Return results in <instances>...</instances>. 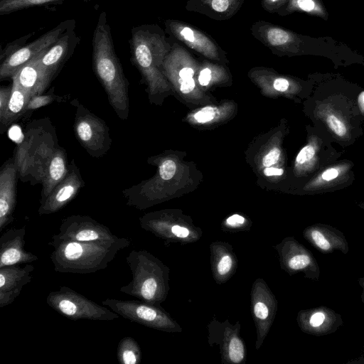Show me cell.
I'll list each match as a JSON object with an SVG mask.
<instances>
[{
	"label": "cell",
	"mask_w": 364,
	"mask_h": 364,
	"mask_svg": "<svg viewBox=\"0 0 364 364\" xmlns=\"http://www.w3.org/2000/svg\"><path fill=\"white\" fill-rule=\"evenodd\" d=\"M69 170L67 155L62 147L58 146L50 159L41 183L40 203L43 202L54 188L65 177Z\"/></svg>",
	"instance_id": "4316f807"
},
{
	"label": "cell",
	"mask_w": 364,
	"mask_h": 364,
	"mask_svg": "<svg viewBox=\"0 0 364 364\" xmlns=\"http://www.w3.org/2000/svg\"><path fill=\"white\" fill-rule=\"evenodd\" d=\"M196 87V82L193 78L183 81L179 83L180 91L183 94H188L192 92Z\"/></svg>",
	"instance_id": "ee69618b"
},
{
	"label": "cell",
	"mask_w": 364,
	"mask_h": 364,
	"mask_svg": "<svg viewBox=\"0 0 364 364\" xmlns=\"http://www.w3.org/2000/svg\"><path fill=\"white\" fill-rule=\"evenodd\" d=\"M295 12L305 13L326 21L328 18V11L322 0H289L277 14L285 16Z\"/></svg>",
	"instance_id": "f1b7e54d"
},
{
	"label": "cell",
	"mask_w": 364,
	"mask_h": 364,
	"mask_svg": "<svg viewBox=\"0 0 364 364\" xmlns=\"http://www.w3.org/2000/svg\"><path fill=\"white\" fill-rule=\"evenodd\" d=\"M12 85L0 87V119L4 117L11 95Z\"/></svg>",
	"instance_id": "f35d334b"
},
{
	"label": "cell",
	"mask_w": 364,
	"mask_h": 364,
	"mask_svg": "<svg viewBox=\"0 0 364 364\" xmlns=\"http://www.w3.org/2000/svg\"><path fill=\"white\" fill-rule=\"evenodd\" d=\"M75 26L68 28L58 41L39 55L38 62L41 69L52 80L80 42V37L75 33Z\"/></svg>",
	"instance_id": "d6986e66"
},
{
	"label": "cell",
	"mask_w": 364,
	"mask_h": 364,
	"mask_svg": "<svg viewBox=\"0 0 364 364\" xmlns=\"http://www.w3.org/2000/svg\"><path fill=\"white\" fill-rule=\"evenodd\" d=\"M216 116V109L213 107H205L198 110L193 115V119L198 123H205L213 120Z\"/></svg>",
	"instance_id": "8d00e7d4"
},
{
	"label": "cell",
	"mask_w": 364,
	"mask_h": 364,
	"mask_svg": "<svg viewBox=\"0 0 364 364\" xmlns=\"http://www.w3.org/2000/svg\"><path fill=\"white\" fill-rule=\"evenodd\" d=\"M315 154V149L311 145L305 146L299 152L296 161L298 164H304L311 160Z\"/></svg>",
	"instance_id": "60d3db41"
},
{
	"label": "cell",
	"mask_w": 364,
	"mask_h": 364,
	"mask_svg": "<svg viewBox=\"0 0 364 364\" xmlns=\"http://www.w3.org/2000/svg\"><path fill=\"white\" fill-rule=\"evenodd\" d=\"M245 0H188L186 9L217 21L228 20L235 16Z\"/></svg>",
	"instance_id": "484cf974"
},
{
	"label": "cell",
	"mask_w": 364,
	"mask_h": 364,
	"mask_svg": "<svg viewBox=\"0 0 364 364\" xmlns=\"http://www.w3.org/2000/svg\"><path fill=\"white\" fill-rule=\"evenodd\" d=\"M358 101L361 105L364 107V92H363L358 98Z\"/></svg>",
	"instance_id": "c3c4849f"
},
{
	"label": "cell",
	"mask_w": 364,
	"mask_h": 364,
	"mask_svg": "<svg viewBox=\"0 0 364 364\" xmlns=\"http://www.w3.org/2000/svg\"><path fill=\"white\" fill-rule=\"evenodd\" d=\"M359 285L363 288V292L361 294V300L362 302L364 304V277H360L358 279Z\"/></svg>",
	"instance_id": "7dc6e473"
},
{
	"label": "cell",
	"mask_w": 364,
	"mask_h": 364,
	"mask_svg": "<svg viewBox=\"0 0 364 364\" xmlns=\"http://www.w3.org/2000/svg\"><path fill=\"white\" fill-rule=\"evenodd\" d=\"M39 55L22 66L12 77V82L27 91L31 95H41L53 80L41 69Z\"/></svg>",
	"instance_id": "d4e9b609"
},
{
	"label": "cell",
	"mask_w": 364,
	"mask_h": 364,
	"mask_svg": "<svg viewBox=\"0 0 364 364\" xmlns=\"http://www.w3.org/2000/svg\"><path fill=\"white\" fill-rule=\"evenodd\" d=\"M58 237L80 242L117 241L109 228L88 215H73L62 220Z\"/></svg>",
	"instance_id": "2e32d148"
},
{
	"label": "cell",
	"mask_w": 364,
	"mask_h": 364,
	"mask_svg": "<svg viewBox=\"0 0 364 364\" xmlns=\"http://www.w3.org/2000/svg\"><path fill=\"white\" fill-rule=\"evenodd\" d=\"M165 212L149 213L139 218L141 228L166 243L182 244L198 241L203 231L191 223L180 220Z\"/></svg>",
	"instance_id": "30bf717a"
},
{
	"label": "cell",
	"mask_w": 364,
	"mask_h": 364,
	"mask_svg": "<svg viewBox=\"0 0 364 364\" xmlns=\"http://www.w3.org/2000/svg\"><path fill=\"white\" fill-rule=\"evenodd\" d=\"M117 357L121 364H139L141 350L137 341L131 336L122 338L117 346Z\"/></svg>",
	"instance_id": "f546056e"
},
{
	"label": "cell",
	"mask_w": 364,
	"mask_h": 364,
	"mask_svg": "<svg viewBox=\"0 0 364 364\" xmlns=\"http://www.w3.org/2000/svg\"><path fill=\"white\" fill-rule=\"evenodd\" d=\"M71 104L76 107L73 128L77 141L91 156L102 157L112 144L108 126L77 100Z\"/></svg>",
	"instance_id": "9c48e42d"
},
{
	"label": "cell",
	"mask_w": 364,
	"mask_h": 364,
	"mask_svg": "<svg viewBox=\"0 0 364 364\" xmlns=\"http://www.w3.org/2000/svg\"><path fill=\"white\" fill-rule=\"evenodd\" d=\"M225 70L219 65L205 63L202 65L199 73L198 80L200 85H208L213 79L225 76Z\"/></svg>",
	"instance_id": "1f68e13d"
},
{
	"label": "cell",
	"mask_w": 364,
	"mask_h": 364,
	"mask_svg": "<svg viewBox=\"0 0 364 364\" xmlns=\"http://www.w3.org/2000/svg\"><path fill=\"white\" fill-rule=\"evenodd\" d=\"M85 186L80 170L74 159L69 164L65 177L54 188L49 196L41 203L38 210L40 215L55 213L73 200Z\"/></svg>",
	"instance_id": "e0dca14e"
},
{
	"label": "cell",
	"mask_w": 364,
	"mask_h": 364,
	"mask_svg": "<svg viewBox=\"0 0 364 364\" xmlns=\"http://www.w3.org/2000/svg\"><path fill=\"white\" fill-rule=\"evenodd\" d=\"M176 171V165L174 161L167 159L161 161L158 173L162 179L169 181L174 176Z\"/></svg>",
	"instance_id": "d590c367"
},
{
	"label": "cell",
	"mask_w": 364,
	"mask_h": 364,
	"mask_svg": "<svg viewBox=\"0 0 364 364\" xmlns=\"http://www.w3.org/2000/svg\"><path fill=\"white\" fill-rule=\"evenodd\" d=\"M31 97L29 92L12 82V91L7 108L4 117L0 119L1 134L10 124L19 119L26 112V107Z\"/></svg>",
	"instance_id": "83f0119b"
},
{
	"label": "cell",
	"mask_w": 364,
	"mask_h": 364,
	"mask_svg": "<svg viewBox=\"0 0 364 364\" xmlns=\"http://www.w3.org/2000/svg\"><path fill=\"white\" fill-rule=\"evenodd\" d=\"M250 227V221L243 215L237 213L228 217L222 224L223 231L229 232L246 231Z\"/></svg>",
	"instance_id": "d6a6232c"
},
{
	"label": "cell",
	"mask_w": 364,
	"mask_h": 364,
	"mask_svg": "<svg viewBox=\"0 0 364 364\" xmlns=\"http://www.w3.org/2000/svg\"><path fill=\"white\" fill-rule=\"evenodd\" d=\"M76 25L75 19L60 22L55 27L20 49L0 63V80L12 78L25 64L49 48L60 38L68 28Z\"/></svg>",
	"instance_id": "8fae6325"
},
{
	"label": "cell",
	"mask_w": 364,
	"mask_h": 364,
	"mask_svg": "<svg viewBox=\"0 0 364 364\" xmlns=\"http://www.w3.org/2000/svg\"><path fill=\"white\" fill-rule=\"evenodd\" d=\"M250 31L255 38L279 56L321 55L340 63L363 60L347 44L330 36L312 37L262 20L253 23Z\"/></svg>",
	"instance_id": "6da1fadb"
},
{
	"label": "cell",
	"mask_w": 364,
	"mask_h": 364,
	"mask_svg": "<svg viewBox=\"0 0 364 364\" xmlns=\"http://www.w3.org/2000/svg\"><path fill=\"white\" fill-rule=\"evenodd\" d=\"M92 67L104 87L108 101L117 116L123 120L129 111V82L116 55L107 14L102 11L92 35Z\"/></svg>",
	"instance_id": "7a4b0ae2"
},
{
	"label": "cell",
	"mask_w": 364,
	"mask_h": 364,
	"mask_svg": "<svg viewBox=\"0 0 364 364\" xmlns=\"http://www.w3.org/2000/svg\"><path fill=\"white\" fill-rule=\"evenodd\" d=\"M46 303L56 312L73 321H112L119 317L107 306H101L65 286L50 291L46 297Z\"/></svg>",
	"instance_id": "52a82bcc"
},
{
	"label": "cell",
	"mask_w": 364,
	"mask_h": 364,
	"mask_svg": "<svg viewBox=\"0 0 364 364\" xmlns=\"http://www.w3.org/2000/svg\"><path fill=\"white\" fill-rule=\"evenodd\" d=\"M102 304L119 316L144 326L168 333L181 332L180 325L161 306L142 301L107 299Z\"/></svg>",
	"instance_id": "ba28073f"
},
{
	"label": "cell",
	"mask_w": 364,
	"mask_h": 364,
	"mask_svg": "<svg viewBox=\"0 0 364 364\" xmlns=\"http://www.w3.org/2000/svg\"><path fill=\"white\" fill-rule=\"evenodd\" d=\"M338 175V171L337 169L331 168L326 170L323 172L321 176L322 178L325 181H331L336 178Z\"/></svg>",
	"instance_id": "f6af8a7d"
},
{
	"label": "cell",
	"mask_w": 364,
	"mask_h": 364,
	"mask_svg": "<svg viewBox=\"0 0 364 364\" xmlns=\"http://www.w3.org/2000/svg\"><path fill=\"white\" fill-rule=\"evenodd\" d=\"M58 146L55 130L50 122L46 119L31 122L14 157L19 178L32 185L41 183Z\"/></svg>",
	"instance_id": "5b68a950"
},
{
	"label": "cell",
	"mask_w": 364,
	"mask_h": 364,
	"mask_svg": "<svg viewBox=\"0 0 364 364\" xmlns=\"http://www.w3.org/2000/svg\"><path fill=\"white\" fill-rule=\"evenodd\" d=\"M18 176L14 159L7 160L0 171V232L14 221Z\"/></svg>",
	"instance_id": "44dd1931"
},
{
	"label": "cell",
	"mask_w": 364,
	"mask_h": 364,
	"mask_svg": "<svg viewBox=\"0 0 364 364\" xmlns=\"http://www.w3.org/2000/svg\"><path fill=\"white\" fill-rule=\"evenodd\" d=\"M239 322L230 323L228 319L219 321L213 318L208 325V342L218 346L221 360L226 364H242L247 358L245 343L240 336Z\"/></svg>",
	"instance_id": "7c38bea8"
},
{
	"label": "cell",
	"mask_w": 364,
	"mask_h": 364,
	"mask_svg": "<svg viewBox=\"0 0 364 364\" xmlns=\"http://www.w3.org/2000/svg\"><path fill=\"white\" fill-rule=\"evenodd\" d=\"M281 269L289 275L301 272L305 279L318 281L320 268L313 254L294 237H287L276 245Z\"/></svg>",
	"instance_id": "9a60e30c"
},
{
	"label": "cell",
	"mask_w": 364,
	"mask_h": 364,
	"mask_svg": "<svg viewBox=\"0 0 364 364\" xmlns=\"http://www.w3.org/2000/svg\"><path fill=\"white\" fill-rule=\"evenodd\" d=\"M132 241L121 237L117 241L80 242L51 237L53 247L50 259L55 272L86 274L105 269L122 250Z\"/></svg>",
	"instance_id": "3957f363"
},
{
	"label": "cell",
	"mask_w": 364,
	"mask_h": 364,
	"mask_svg": "<svg viewBox=\"0 0 364 364\" xmlns=\"http://www.w3.org/2000/svg\"><path fill=\"white\" fill-rule=\"evenodd\" d=\"M250 296L251 313L257 332L255 348L259 350L272 326L278 302L262 278H257L253 282Z\"/></svg>",
	"instance_id": "5bb4252c"
},
{
	"label": "cell",
	"mask_w": 364,
	"mask_h": 364,
	"mask_svg": "<svg viewBox=\"0 0 364 364\" xmlns=\"http://www.w3.org/2000/svg\"><path fill=\"white\" fill-rule=\"evenodd\" d=\"M132 275L119 291L150 304L161 306L168 294L169 268L146 250H133L126 257Z\"/></svg>",
	"instance_id": "8992f818"
},
{
	"label": "cell",
	"mask_w": 364,
	"mask_h": 364,
	"mask_svg": "<svg viewBox=\"0 0 364 364\" xmlns=\"http://www.w3.org/2000/svg\"><path fill=\"white\" fill-rule=\"evenodd\" d=\"M165 31L176 41L209 59L225 62V52L208 34L186 22L176 19L164 21Z\"/></svg>",
	"instance_id": "4fadbf2b"
},
{
	"label": "cell",
	"mask_w": 364,
	"mask_h": 364,
	"mask_svg": "<svg viewBox=\"0 0 364 364\" xmlns=\"http://www.w3.org/2000/svg\"><path fill=\"white\" fill-rule=\"evenodd\" d=\"M54 101L63 102L65 101V99L64 97L58 96L53 93L33 96L27 105L26 112L48 105Z\"/></svg>",
	"instance_id": "836d02e7"
},
{
	"label": "cell",
	"mask_w": 364,
	"mask_h": 364,
	"mask_svg": "<svg viewBox=\"0 0 364 364\" xmlns=\"http://www.w3.org/2000/svg\"><path fill=\"white\" fill-rule=\"evenodd\" d=\"M289 0H262L261 6L267 12L277 14Z\"/></svg>",
	"instance_id": "ab89813d"
},
{
	"label": "cell",
	"mask_w": 364,
	"mask_h": 364,
	"mask_svg": "<svg viewBox=\"0 0 364 364\" xmlns=\"http://www.w3.org/2000/svg\"><path fill=\"white\" fill-rule=\"evenodd\" d=\"M327 123L331 129L338 136H343L346 134L347 129L344 123L335 115L327 118Z\"/></svg>",
	"instance_id": "74e56055"
},
{
	"label": "cell",
	"mask_w": 364,
	"mask_h": 364,
	"mask_svg": "<svg viewBox=\"0 0 364 364\" xmlns=\"http://www.w3.org/2000/svg\"><path fill=\"white\" fill-rule=\"evenodd\" d=\"M26 228L6 230L0 237V267L36 262L38 257L25 250Z\"/></svg>",
	"instance_id": "ffe728a7"
},
{
	"label": "cell",
	"mask_w": 364,
	"mask_h": 364,
	"mask_svg": "<svg viewBox=\"0 0 364 364\" xmlns=\"http://www.w3.org/2000/svg\"><path fill=\"white\" fill-rule=\"evenodd\" d=\"M296 321L302 332L315 336L333 333L343 323L341 314L325 306L299 311Z\"/></svg>",
	"instance_id": "ac0fdd59"
},
{
	"label": "cell",
	"mask_w": 364,
	"mask_h": 364,
	"mask_svg": "<svg viewBox=\"0 0 364 364\" xmlns=\"http://www.w3.org/2000/svg\"><path fill=\"white\" fill-rule=\"evenodd\" d=\"M304 239L323 254L340 251L346 255L349 247L344 234L332 226L316 223L306 227L302 232Z\"/></svg>",
	"instance_id": "603a6c76"
},
{
	"label": "cell",
	"mask_w": 364,
	"mask_h": 364,
	"mask_svg": "<svg viewBox=\"0 0 364 364\" xmlns=\"http://www.w3.org/2000/svg\"><path fill=\"white\" fill-rule=\"evenodd\" d=\"M210 264L214 280L222 284L235 273L238 260L230 244L216 241L210 245Z\"/></svg>",
	"instance_id": "cb8c5ba5"
},
{
	"label": "cell",
	"mask_w": 364,
	"mask_h": 364,
	"mask_svg": "<svg viewBox=\"0 0 364 364\" xmlns=\"http://www.w3.org/2000/svg\"><path fill=\"white\" fill-rule=\"evenodd\" d=\"M67 0H0V16L8 15L36 6L59 4ZM83 1H90L92 0Z\"/></svg>",
	"instance_id": "4dcf8cb0"
},
{
	"label": "cell",
	"mask_w": 364,
	"mask_h": 364,
	"mask_svg": "<svg viewBox=\"0 0 364 364\" xmlns=\"http://www.w3.org/2000/svg\"><path fill=\"white\" fill-rule=\"evenodd\" d=\"M35 267L31 264L0 267V307L11 304L20 295L24 286L32 279Z\"/></svg>",
	"instance_id": "7402d4cb"
},
{
	"label": "cell",
	"mask_w": 364,
	"mask_h": 364,
	"mask_svg": "<svg viewBox=\"0 0 364 364\" xmlns=\"http://www.w3.org/2000/svg\"><path fill=\"white\" fill-rule=\"evenodd\" d=\"M284 173L283 169L274 168V167H267L264 170V173L265 176H281Z\"/></svg>",
	"instance_id": "bcb514c9"
},
{
	"label": "cell",
	"mask_w": 364,
	"mask_h": 364,
	"mask_svg": "<svg viewBox=\"0 0 364 364\" xmlns=\"http://www.w3.org/2000/svg\"><path fill=\"white\" fill-rule=\"evenodd\" d=\"M281 151L278 148L271 149L262 159V164L265 167H269L276 164L280 156Z\"/></svg>",
	"instance_id": "b9f144b4"
},
{
	"label": "cell",
	"mask_w": 364,
	"mask_h": 364,
	"mask_svg": "<svg viewBox=\"0 0 364 364\" xmlns=\"http://www.w3.org/2000/svg\"><path fill=\"white\" fill-rule=\"evenodd\" d=\"M129 43L130 60L146 83L149 95L165 91L167 82L162 65L171 48L166 32L155 23L134 26Z\"/></svg>",
	"instance_id": "277c9868"
},
{
	"label": "cell",
	"mask_w": 364,
	"mask_h": 364,
	"mask_svg": "<svg viewBox=\"0 0 364 364\" xmlns=\"http://www.w3.org/2000/svg\"><path fill=\"white\" fill-rule=\"evenodd\" d=\"M289 86V81L282 77H277L273 81L274 88L279 92H284L287 90Z\"/></svg>",
	"instance_id": "7bdbcfd3"
},
{
	"label": "cell",
	"mask_w": 364,
	"mask_h": 364,
	"mask_svg": "<svg viewBox=\"0 0 364 364\" xmlns=\"http://www.w3.org/2000/svg\"><path fill=\"white\" fill-rule=\"evenodd\" d=\"M34 34L33 32L29 33L15 41L6 44L4 48L1 50L0 63L7 58L9 55L23 47L26 41Z\"/></svg>",
	"instance_id": "e575fe53"
}]
</instances>
